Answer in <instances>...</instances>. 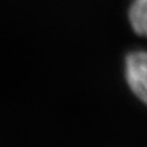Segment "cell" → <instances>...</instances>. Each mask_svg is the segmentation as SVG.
<instances>
[{
	"instance_id": "obj_1",
	"label": "cell",
	"mask_w": 147,
	"mask_h": 147,
	"mask_svg": "<svg viewBox=\"0 0 147 147\" xmlns=\"http://www.w3.org/2000/svg\"><path fill=\"white\" fill-rule=\"evenodd\" d=\"M125 80L130 91L147 106V51H134L125 59Z\"/></svg>"
},
{
	"instance_id": "obj_2",
	"label": "cell",
	"mask_w": 147,
	"mask_h": 147,
	"mask_svg": "<svg viewBox=\"0 0 147 147\" xmlns=\"http://www.w3.org/2000/svg\"><path fill=\"white\" fill-rule=\"evenodd\" d=\"M129 22L134 33L147 39V0H133L129 7Z\"/></svg>"
}]
</instances>
